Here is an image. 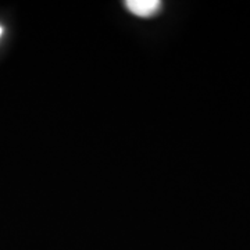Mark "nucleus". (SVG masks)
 Segmentation results:
<instances>
[{
	"label": "nucleus",
	"instance_id": "f03ea898",
	"mask_svg": "<svg viewBox=\"0 0 250 250\" xmlns=\"http://www.w3.org/2000/svg\"><path fill=\"white\" fill-rule=\"evenodd\" d=\"M1 34H3V28L0 27V36H1Z\"/></svg>",
	"mask_w": 250,
	"mask_h": 250
},
{
	"label": "nucleus",
	"instance_id": "f257e3e1",
	"mask_svg": "<svg viewBox=\"0 0 250 250\" xmlns=\"http://www.w3.org/2000/svg\"><path fill=\"white\" fill-rule=\"evenodd\" d=\"M126 9L138 17H152L160 10L159 0H128L125 1Z\"/></svg>",
	"mask_w": 250,
	"mask_h": 250
}]
</instances>
